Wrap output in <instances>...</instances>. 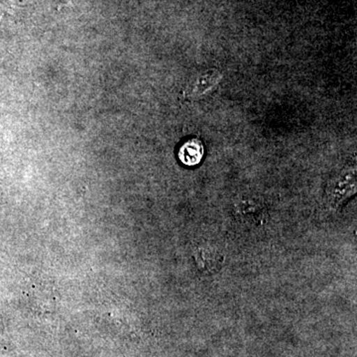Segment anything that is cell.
<instances>
[{
    "label": "cell",
    "mask_w": 357,
    "mask_h": 357,
    "mask_svg": "<svg viewBox=\"0 0 357 357\" xmlns=\"http://www.w3.org/2000/svg\"><path fill=\"white\" fill-rule=\"evenodd\" d=\"M222 79V73L217 69L206 70L199 73L185 86V96L190 100H199L215 91Z\"/></svg>",
    "instance_id": "1"
},
{
    "label": "cell",
    "mask_w": 357,
    "mask_h": 357,
    "mask_svg": "<svg viewBox=\"0 0 357 357\" xmlns=\"http://www.w3.org/2000/svg\"><path fill=\"white\" fill-rule=\"evenodd\" d=\"M356 174L349 171L340 174V177L328 185V196L333 206H338L356 192Z\"/></svg>",
    "instance_id": "2"
},
{
    "label": "cell",
    "mask_w": 357,
    "mask_h": 357,
    "mask_svg": "<svg viewBox=\"0 0 357 357\" xmlns=\"http://www.w3.org/2000/svg\"><path fill=\"white\" fill-rule=\"evenodd\" d=\"M204 154V144L201 140L192 138L185 141L178 150V159L187 166H197L201 163Z\"/></svg>",
    "instance_id": "3"
},
{
    "label": "cell",
    "mask_w": 357,
    "mask_h": 357,
    "mask_svg": "<svg viewBox=\"0 0 357 357\" xmlns=\"http://www.w3.org/2000/svg\"><path fill=\"white\" fill-rule=\"evenodd\" d=\"M199 257L198 261L203 266L204 269L218 266L220 255L218 253L213 252L211 249H202Z\"/></svg>",
    "instance_id": "4"
},
{
    "label": "cell",
    "mask_w": 357,
    "mask_h": 357,
    "mask_svg": "<svg viewBox=\"0 0 357 357\" xmlns=\"http://www.w3.org/2000/svg\"><path fill=\"white\" fill-rule=\"evenodd\" d=\"M13 13V4L10 0H0V22L6 16Z\"/></svg>",
    "instance_id": "5"
}]
</instances>
